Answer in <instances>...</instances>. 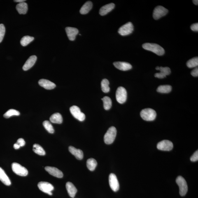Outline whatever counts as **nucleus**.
<instances>
[{
  "mask_svg": "<svg viewBox=\"0 0 198 198\" xmlns=\"http://www.w3.org/2000/svg\"><path fill=\"white\" fill-rule=\"evenodd\" d=\"M145 50L153 52L158 55H163L165 53L164 49L160 45L153 43H145L143 45Z\"/></svg>",
  "mask_w": 198,
  "mask_h": 198,
  "instance_id": "1",
  "label": "nucleus"
},
{
  "mask_svg": "<svg viewBox=\"0 0 198 198\" xmlns=\"http://www.w3.org/2000/svg\"><path fill=\"white\" fill-rule=\"evenodd\" d=\"M140 115L143 120L147 121H152L155 120L156 117V113L152 109L146 108L142 110Z\"/></svg>",
  "mask_w": 198,
  "mask_h": 198,
  "instance_id": "2",
  "label": "nucleus"
},
{
  "mask_svg": "<svg viewBox=\"0 0 198 198\" xmlns=\"http://www.w3.org/2000/svg\"><path fill=\"white\" fill-rule=\"evenodd\" d=\"M117 134V130L115 127L109 128L105 134L104 136V141L106 144H111L114 141Z\"/></svg>",
  "mask_w": 198,
  "mask_h": 198,
  "instance_id": "3",
  "label": "nucleus"
},
{
  "mask_svg": "<svg viewBox=\"0 0 198 198\" xmlns=\"http://www.w3.org/2000/svg\"><path fill=\"white\" fill-rule=\"evenodd\" d=\"M176 182L179 187L180 195L182 196H185L188 190V186L185 179L182 176H178L176 179Z\"/></svg>",
  "mask_w": 198,
  "mask_h": 198,
  "instance_id": "4",
  "label": "nucleus"
},
{
  "mask_svg": "<svg viewBox=\"0 0 198 198\" xmlns=\"http://www.w3.org/2000/svg\"><path fill=\"white\" fill-rule=\"evenodd\" d=\"M116 96L117 101L120 104H122L125 102L127 99V92L126 89L122 87H119Z\"/></svg>",
  "mask_w": 198,
  "mask_h": 198,
  "instance_id": "5",
  "label": "nucleus"
},
{
  "mask_svg": "<svg viewBox=\"0 0 198 198\" xmlns=\"http://www.w3.org/2000/svg\"><path fill=\"white\" fill-rule=\"evenodd\" d=\"M12 169L15 174L20 176H25L28 174V171L25 167L16 163H12Z\"/></svg>",
  "mask_w": 198,
  "mask_h": 198,
  "instance_id": "6",
  "label": "nucleus"
},
{
  "mask_svg": "<svg viewBox=\"0 0 198 198\" xmlns=\"http://www.w3.org/2000/svg\"><path fill=\"white\" fill-rule=\"evenodd\" d=\"M134 31V26L131 22H127L122 26L118 30L119 34L122 36H126L130 34Z\"/></svg>",
  "mask_w": 198,
  "mask_h": 198,
  "instance_id": "7",
  "label": "nucleus"
},
{
  "mask_svg": "<svg viewBox=\"0 0 198 198\" xmlns=\"http://www.w3.org/2000/svg\"><path fill=\"white\" fill-rule=\"evenodd\" d=\"M70 111L75 118L80 121H83L85 119V114L82 112L79 108L76 106H73L70 108Z\"/></svg>",
  "mask_w": 198,
  "mask_h": 198,
  "instance_id": "8",
  "label": "nucleus"
},
{
  "mask_svg": "<svg viewBox=\"0 0 198 198\" xmlns=\"http://www.w3.org/2000/svg\"><path fill=\"white\" fill-rule=\"evenodd\" d=\"M38 187L42 192L52 195V192L54 190V187L51 184L46 182H41L38 184Z\"/></svg>",
  "mask_w": 198,
  "mask_h": 198,
  "instance_id": "9",
  "label": "nucleus"
},
{
  "mask_svg": "<svg viewBox=\"0 0 198 198\" xmlns=\"http://www.w3.org/2000/svg\"><path fill=\"white\" fill-rule=\"evenodd\" d=\"M168 13V10L164 7L161 6H157L154 10L153 17L155 20H158Z\"/></svg>",
  "mask_w": 198,
  "mask_h": 198,
  "instance_id": "10",
  "label": "nucleus"
},
{
  "mask_svg": "<svg viewBox=\"0 0 198 198\" xmlns=\"http://www.w3.org/2000/svg\"><path fill=\"white\" fill-rule=\"evenodd\" d=\"M157 148L163 151H170L173 148V144L170 141L164 140L159 142L157 145Z\"/></svg>",
  "mask_w": 198,
  "mask_h": 198,
  "instance_id": "11",
  "label": "nucleus"
},
{
  "mask_svg": "<svg viewBox=\"0 0 198 198\" xmlns=\"http://www.w3.org/2000/svg\"><path fill=\"white\" fill-rule=\"evenodd\" d=\"M109 180L110 188L114 192H117L119 189L120 186L116 176L114 173H110Z\"/></svg>",
  "mask_w": 198,
  "mask_h": 198,
  "instance_id": "12",
  "label": "nucleus"
},
{
  "mask_svg": "<svg viewBox=\"0 0 198 198\" xmlns=\"http://www.w3.org/2000/svg\"><path fill=\"white\" fill-rule=\"evenodd\" d=\"M156 69L160 71V73H156L155 75V76L158 78L163 79L166 78L167 75H169L171 72L170 69L168 67H159L158 66L156 67Z\"/></svg>",
  "mask_w": 198,
  "mask_h": 198,
  "instance_id": "13",
  "label": "nucleus"
},
{
  "mask_svg": "<svg viewBox=\"0 0 198 198\" xmlns=\"http://www.w3.org/2000/svg\"><path fill=\"white\" fill-rule=\"evenodd\" d=\"M45 169L49 174L58 178H62L63 176L62 172L55 167L47 166Z\"/></svg>",
  "mask_w": 198,
  "mask_h": 198,
  "instance_id": "14",
  "label": "nucleus"
},
{
  "mask_svg": "<svg viewBox=\"0 0 198 198\" xmlns=\"http://www.w3.org/2000/svg\"><path fill=\"white\" fill-rule=\"evenodd\" d=\"M65 30L69 40L71 41H74L79 33L78 29L75 28L67 27L66 28Z\"/></svg>",
  "mask_w": 198,
  "mask_h": 198,
  "instance_id": "15",
  "label": "nucleus"
},
{
  "mask_svg": "<svg viewBox=\"0 0 198 198\" xmlns=\"http://www.w3.org/2000/svg\"><path fill=\"white\" fill-rule=\"evenodd\" d=\"M113 65L117 69L121 71H128L132 68V65L129 63L126 62H116L113 63Z\"/></svg>",
  "mask_w": 198,
  "mask_h": 198,
  "instance_id": "16",
  "label": "nucleus"
},
{
  "mask_svg": "<svg viewBox=\"0 0 198 198\" xmlns=\"http://www.w3.org/2000/svg\"><path fill=\"white\" fill-rule=\"evenodd\" d=\"M38 83L40 86L47 90H52L55 88L56 87L55 84L49 80L45 79L40 80Z\"/></svg>",
  "mask_w": 198,
  "mask_h": 198,
  "instance_id": "17",
  "label": "nucleus"
},
{
  "mask_svg": "<svg viewBox=\"0 0 198 198\" xmlns=\"http://www.w3.org/2000/svg\"><path fill=\"white\" fill-rule=\"evenodd\" d=\"M37 57L35 55L30 57L23 66V69L24 71H26L30 69L34 65L37 60Z\"/></svg>",
  "mask_w": 198,
  "mask_h": 198,
  "instance_id": "18",
  "label": "nucleus"
},
{
  "mask_svg": "<svg viewBox=\"0 0 198 198\" xmlns=\"http://www.w3.org/2000/svg\"><path fill=\"white\" fill-rule=\"evenodd\" d=\"M69 150L70 153L74 155L79 160H81L83 158V151L80 149H77L72 146L69 147Z\"/></svg>",
  "mask_w": 198,
  "mask_h": 198,
  "instance_id": "19",
  "label": "nucleus"
},
{
  "mask_svg": "<svg viewBox=\"0 0 198 198\" xmlns=\"http://www.w3.org/2000/svg\"><path fill=\"white\" fill-rule=\"evenodd\" d=\"M115 5L113 3H110L107 4L102 6L99 10V13L100 15L103 16L106 15V14L111 12L112 10L114 8Z\"/></svg>",
  "mask_w": 198,
  "mask_h": 198,
  "instance_id": "20",
  "label": "nucleus"
},
{
  "mask_svg": "<svg viewBox=\"0 0 198 198\" xmlns=\"http://www.w3.org/2000/svg\"><path fill=\"white\" fill-rule=\"evenodd\" d=\"M66 190L68 194L72 198H74L77 192V189L74 185L71 182H68L66 185Z\"/></svg>",
  "mask_w": 198,
  "mask_h": 198,
  "instance_id": "21",
  "label": "nucleus"
},
{
  "mask_svg": "<svg viewBox=\"0 0 198 198\" xmlns=\"http://www.w3.org/2000/svg\"><path fill=\"white\" fill-rule=\"evenodd\" d=\"M0 180L3 183L7 186H10L11 184V181L9 178L7 176L5 171L1 167H0Z\"/></svg>",
  "mask_w": 198,
  "mask_h": 198,
  "instance_id": "22",
  "label": "nucleus"
},
{
  "mask_svg": "<svg viewBox=\"0 0 198 198\" xmlns=\"http://www.w3.org/2000/svg\"><path fill=\"white\" fill-rule=\"evenodd\" d=\"M16 8L20 15H25L28 11L27 4L24 2L19 3L17 5Z\"/></svg>",
  "mask_w": 198,
  "mask_h": 198,
  "instance_id": "23",
  "label": "nucleus"
},
{
  "mask_svg": "<svg viewBox=\"0 0 198 198\" xmlns=\"http://www.w3.org/2000/svg\"><path fill=\"white\" fill-rule=\"evenodd\" d=\"M92 8V2H87L82 7L80 12L82 15H86L89 13Z\"/></svg>",
  "mask_w": 198,
  "mask_h": 198,
  "instance_id": "24",
  "label": "nucleus"
},
{
  "mask_svg": "<svg viewBox=\"0 0 198 198\" xmlns=\"http://www.w3.org/2000/svg\"><path fill=\"white\" fill-rule=\"evenodd\" d=\"M50 120L51 122L54 123L61 124L63 121L62 116L59 113L53 114L50 117Z\"/></svg>",
  "mask_w": 198,
  "mask_h": 198,
  "instance_id": "25",
  "label": "nucleus"
},
{
  "mask_svg": "<svg viewBox=\"0 0 198 198\" xmlns=\"http://www.w3.org/2000/svg\"><path fill=\"white\" fill-rule=\"evenodd\" d=\"M172 87L171 86L169 85H161L159 86L157 89L158 92L162 93H169L170 92Z\"/></svg>",
  "mask_w": 198,
  "mask_h": 198,
  "instance_id": "26",
  "label": "nucleus"
},
{
  "mask_svg": "<svg viewBox=\"0 0 198 198\" xmlns=\"http://www.w3.org/2000/svg\"><path fill=\"white\" fill-rule=\"evenodd\" d=\"M97 163L95 159L90 158L87 160V167L91 171H94L96 167H97Z\"/></svg>",
  "mask_w": 198,
  "mask_h": 198,
  "instance_id": "27",
  "label": "nucleus"
},
{
  "mask_svg": "<svg viewBox=\"0 0 198 198\" xmlns=\"http://www.w3.org/2000/svg\"><path fill=\"white\" fill-rule=\"evenodd\" d=\"M33 151L38 155L44 156L45 155V150L41 145L38 144H35L33 145Z\"/></svg>",
  "mask_w": 198,
  "mask_h": 198,
  "instance_id": "28",
  "label": "nucleus"
},
{
  "mask_svg": "<svg viewBox=\"0 0 198 198\" xmlns=\"http://www.w3.org/2000/svg\"><path fill=\"white\" fill-rule=\"evenodd\" d=\"M34 38L33 37L29 36H24L21 40L20 43L23 46H26L34 41Z\"/></svg>",
  "mask_w": 198,
  "mask_h": 198,
  "instance_id": "29",
  "label": "nucleus"
},
{
  "mask_svg": "<svg viewBox=\"0 0 198 198\" xmlns=\"http://www.w3.org/2000/svg\"><path fill=\"white\" fill-rule=\"evenodd\" d=\"M102 100L104 103V107L106 110H109L111 108L112 105V102L111 99L107 96L104 97Z\"/></svg>",
  "mask_w": 198,
  "mask_h": 198,
  "instance_id": "30",
  "label": "nucleus"
},
{
  "mask_svg": "<svg viewBox=\"0 0 198 198\" xmlns=\"http://www.w3.org/2000/svg\"><path fill=\"white\" fill-rule=\"evenodd\" d=\"M109 82L107 79H104L101 82V85L102 90L103 92L108 93L110 90L109 87Z\"/></svg>",
  "mask_w": 198,
  "mask_h": 198,
  "instance_id": "31",
  "label": "nucleus"
},
{
  "mask_svg": "<svg viewBox=\"0 0 198 198\" xmlns=\"http://www.w3.org/2000/svg\"><path fill=\"white\" fill-rule=\"evenodd\" d=\"M186 65L187 67L189 68H193L197 67L198 65V58L196 57L193 58L187 61Z\"/></svg>",
  "mask_w": 198,
  "mask_h": 198,
  "instance_id": "32",
  "label": "nucleus"
},
{
  "mask_svg": "<svg viewBox=\"0 0 198 198\" xmlns=\"http://www.w3.org/2000/svg\"><path fill=\"white\" fill-rule=\"evenodd\" d=\"M20 115V113L17 110L11 109L8 110L6 113L4 114L3 115V116L5 118L8 119L9 118V117L13 116H19Z\"/></svg>",
  "mask_w": 198,
  "mask_h": 198,
  "instance_id": "33",
  "label": "nucleus"
},
{
  "mask_svg": "<svg viewBox=\"0 0 198 198\" xmlns=\"http://www.w3.org/2000/svg\"><path fill=\"white\" fill-rule=\"evenodd\" d=\"M43 125L45 129H46L49 133L51 134H53L54 132V130L51 122L49 121H45L43 122Z\"/></svg>",
  "mask_w": 198,
  "mask_h": 198,
  "instance_id": "34",
  "label": "nucleus"
},
{
  "mask_svg": "<svg viewBox=\"0 0 198 198\" xmlns=\"http://www.w3.org/2000/svg\"><path fill=\"white\" fill-rule=\"evenodd\" d=\"M5 33V28L3 24H0V43L2 41Z\"/></svg>",
  "mask_w": 198,
  "mask_h": 198,
  "instance_id": "35",
  "label": "nucleus"
},
{
  "mask_svg": "<svg viewBox=\"0 0 198 198\" xmlns=\"http://www.w3.org/2000/svg\"><path fill=\"white\" fill-rule=\"evenodd\" d=\"M198 160V151L197 150L190 157V160L192 162H195Z\"/></svg>",
  "mask_w": 198,
  "mask_h": 198,
  "instance_id": "36",
  "label": "nucleus"
},
{
  "mask_svg": "<svg viewBox=\"0 0 198 198\" xmlns=\"http://www.w3.org/2000/svg\"><path fill=\"white\" fill-rule=\"evenodd\" d=\"M17 143V144H18L20 147L23 146L25 144V142L23 138H19V139L17 140V143Z\"/></svg>",
  "mask_w": 198,
  "mask_h": 198,
  "instance_id": "37",
  "label": "nucleus"
},
{
  "mask_svg": "<svg viewBox=\"0 0 198 198\" xmlns=\"http://www.w3.org/2000/svg\"><path fill=\"white\" fill-rule=\"evenodd\" d=\"M190 28H191V29L193 31L198 32V23H196L193 24L191 26Z\"/></svg>",
  "mask_w": 198,
  "mask_h": 198,
  "instance_id": "38",
  "label": "nucleus"
},
{
  "mask_svg": "<svg viewBox=\"0 0 198 198\" xmlns=\"http://www.w3.org/2000/svg\"><path fill=\"white\" fill-rule=\"evenodd\" d=\"M191 74L194 77H198V68L196 67L191 72Z\"/></svg>",
  "mask_w": 198,
  "mask_h": 198,
  "instance_id": "39",
  "label": "nucleus"
},
{
  "mask_svg": "<svg viewBox=\"0 0 198 198\" xmlns=\"http://www.w3.org/2000/svg\"><path fill=\"white\" fill-rule=\"evenodd\" d=\"M14 148L15 149H18L20 148V146H19L17 143H15V144L14 145Z\"/></svg>",
  "mask_w": 198,
  "mask_h": 198,
  "instance_id": "40",
  "label": "nucleus"
},
{
  "mask_svg": "<svg viewBox=\"0 0 198 198\" xmlns=\"http://www.w3.org/2000/svg\"><path fill=\"white\" fill-rule=\"evenodd\" d=\"M25 1V0H15V1H14L15 2H19V3L23 2Z\"/></svg>",
  "mask_w": 198,
  "mask_h": 198,
  "instance_id": "41",
  "label": "nucleus"
},
{
  "mask_svg": "<svg viewBox=\"0 0 198 198\" xmlns=\"http://www.w3.org/2000/svg\"><path fill=\"white\" fill-rule=\"evenodd\" d=\"M193 3L194 5H198V0H194V1H193Z\"/></svg>",
  "mask_w": 198,
  "mask_h": 198,
  "instance_id": "42",
  "label": "nucleus"
}]
</instances>
